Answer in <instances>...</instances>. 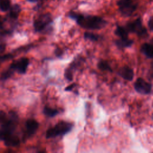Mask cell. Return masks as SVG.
Segmentation results:
<instances>
[{"label":"cell","instance_id":"cell-1","mask_svg":"<svg viewBox=\"0 0 153 153\" xmlns=\"http://www.w3.org/2000/svg\"><path fill=\"white\" fill-rule=\"evenodd\" d=\"M68 16L74 20L80 27L88 30L101 29L105 27L108 23L101 17L78 13L75 11H70Z\"/></svg>","mask_w":153,"mask_h":153},{"label":"cell","instance_id":"cell-2","mask_svg":"<svg viewBox=\"0 0 153 153\" xmlns=\"http://www.w3.org/2000/svg\"><path fill=\"white\" fill-rule=\"evenodd\" d=\"M73 127V124L71 123L61 121L57 123L55 126L49 128L46 132V138L50 139L58 136L65 135L69 132Z\"/></svg>","mask_w":153,"mask_h":153},{"label":"cell","instance_id":"cell-3","mask_svg":"<svg viewBox=\"0 0 153 153\" xmlns=\"http://www.w3.org/2000/svg\"><path fill=\"white\" fill-rule=\"evenodd\" d=\"M117 5L122 16L130 17L137 10L138 2L137 0H118Z\"/></svg>","mask_w":153,"mask_h":153},{"label":"cell","instance_id":"cell-4","mask_svg":"<svg viewBox=\"0 0 153 153\" xmlns=\"http://www.w3.org/2000/svg\"><path fill=\"white\" fill-rule=\"evenodd\" d=\"M125 27L128 32L134 33L140 38H145L148 36L147 30L143 25L140 17L127 23Z\"/></svg>","mask_w":153,"mask_h":153},{"label":"cell","instance_id":"cell-5","mask_svg":"<svg viewBox=\"0 0 153 153\" xmlns=\"http://www.w3.org/2000/svg\"><path fill=\"white\" fill-rule=\"evenodd\" d=\"M53 22L50 14L46 13L39 16L33 22V27L36 31L40 32L45 29Z\"/></svg>","mask_w":153,"mask_h":153},{"label":"cell","instance_id":"cell-6","mask_svg":"<svg viewBox=\"0 0 153 153\" xmlns=\"http://www.w3.org/2000/svg\"><path fill=\"white\" fill-rule=\"evenodd\" d=\"M134 88L137 93L142 94H148L151 91V84L142 78H138L134 84Z\"/></svg>","mask_w":153,"mask_h":153},{"label":"cell","instance_id":"cell-7","mask_svg":"<svg viewBox=\"0 0 153 153\" xmlns=\"http://www.w3.org/2000/svg\"><path fill=\"white\" fill-rule=\"evenodd\" d=\"M29 65V59L26 57H22L13 62L10 67L12 69L16 70L20 74H25Z\"/></svg>","mask_w":153,"mask_h":153},{"label":"cell","instance_id":"cell-8","mask_svg":"<svg viewBox=\"0 0 153 153\" xmlns=\"http://www.w3.org/2000/svg\"><path fill=\"white\" fill-rule=\"evenodd\" d=\"M118 74L121 77L127 81H131L134 78V72L133 69L127 66L121 68L119 69Z\"/></svg>","mask_w":153,"mask_h":153},{"label":"cell","instance_id":"cell-9","mask_svg":"<svg viewBox=\"0 0 153 153\" xmlns=\"http://www.w3.org/2000/svg\"><path fill=\"white\" fill-rule=\"evenodd\" d=\"M39 126L38 123L33 119H29L27 120L26 123V128L27 134L29 136L33 135L37 130Z\"/></svg>","mask_w":153,"mask_h":153},{"label":"cell","instance_id":"cell-10","mask_svg":"<svg viewBox=\"0 0 153 153\" xmlns=\"http://www.w3.org/2000/svg\"><path fill=\"white\" fill-rule=\"evenodd\" d=\"M141 52L148 58L153 59V45L149 43H144L140 47Z\"/></svg>","mask_w":153,"mask_h":153},{"label":"cell","instance_id":"cell-11","mask_svg":"<svg viewBox=\"0 0 153 153\" xmlns=\"http://www.w3.org/2000/svg\"><path fill=\"white\" fill-rule=\"evenodd\" d=\"M4 140L5 145L7 146H16L20 143L19 138L17 136L13 135L12 134L5 137Z\"/></svg>","mask_w":153,"mask_h":153},{"label":"cell","instance_id":"cell-12","mask_svg":"<svg viewBox=\"0 0 153 153\" xmlns=\"http://www.w3.org/2000/svg\"><path fill=\"white\" fill-rule=\"evenodd\" d=\"M115 33L121 39H126L128 38V32L125 27L121 26H117V27L115 30Z\"/></svg>","mask_w":153,"mask_h":153},{"label":"cell","instance_id":"cell-13","mask_svg":"<svg viewBox=\"0 0 153 153\" xmlns=\"http://www.w3.org/2000/svg\"><path fill=\"white\" fill-rule=\"evenodd\" d=\"M116 45L120 48H127L130 47L133 43V40L128 38L126 39H121L120 38L119 39H117L115 42Z\"/></svg>","mask_w":153,"mask_h":153},{"label":"cell","instance_id":"cell-14","mask_svg":"<svg viewBox=\"0 0 153 153\" xmlns=\"http://www.w3.org/2000/svg\"><path fill=\"white\" fill-rule=\"evenodd\" d=\"M20 11H21V8L20 5H19L18 4H14L11 6L9 10V14H8L9 17L14 20L17 19Z\"/></svg>","mask_w":153,"mask_h":153},{"label":"cell","instance_id":"cell-15","mask_svg":"<svg viewBox=\"0 0 153 153\" xmlns=\"http://www.w3.org/2000/svg\"><path fill=\"white\" fill-rule=\"evenodd\" d=\"M98 68L102 71H109L112 72V68L109 63L106 60H100L97 63Z\"/></svg>","mask_w":153,"mask_h":153},{"label":"cell","instance_id":"cell-16","mask_svg":"<svg viewBox=\"0 0 153 153\" xmlns=\"http://www.w3.org/2000/svg\"><path fill=\"white\" fill-rule=\"evenodd\" d=\"M43 112L46 116L49 117H53L56 116L59 113V111L56 109H53L48 106H45L43 109Z\"/></svg>","mask_w":153,"mask_h":153},{"label":"cell","instance_id":"cell-17","mask_svg":"<svg viewBox=\"0 0 153 153\" xmlns=\"http://www.w3.org/2000/svg\"><path fill=\"white\" fill-rule=\"evenodd\" d=\"M11 7L10 0H0V10L5 12L8 11Z\"/></svg>","mask_w":153,"mask_h":153},{"label":"cell","instance_id":"cell-18","mask_svg":"<svg viewBox=\"0 0 153 153\" xmlns=\"http://www.w3.org/2000/svg\"><path fill=\"white\" fill-rule=\"evenodd\" d=\"M84 37L85 39H88L91 41H96L99 39V35L91 32H85L84 34Z\"/></svg>","mask_w":153,"mask_h":153},{"label":"cell","instance_id":"cell-19","mask_svg":"<svg viewBox=\"0 0 153 153\" xmlns=\"http://www.w3.org/2000/svg\"><path fill=\"white\" fill-rule=\"evenodd\" d=\"M10 120L9 117H7V114L3 111H0V124L2 126Z\"/></svg>","mask_w":153,"mask_h":153},{"label":"cell","instance_id":"cell-20","mask_svg":"<svg viewBox=\"0 0 153 153\" xmlns=\"http://www.w3.org/2000/svg\"><path fill=\"white\" fill-rule=\"evenodd\" d=\"M13 69H12L11 68H10L8 70L5 71V72H4L2 75H1V79L2 80H5L7 78H8L9 77L11 76V75H12L13 74Z\"/></svg>","mask_w":153,"mask_h":153},{"label":"cell","instance_id":"cell-21","mask_svg":"<svg viewBox=\"0 0 153 153\" xmlns=\"http://www.w3.org/2000/svg\"><path fill=\"white\" fill-rule=\"evenodd\" d=\"M65 76L68 81H72L73 79V74L71 69L69 68L65 70Z\"/></svg>","mask_w":153,"mask_h":153},{"label":"cell","instance_id":"cell-22","mask_svg":"<svg viewBox=\"0 0 153 153\" xmlns=\"http://www.w3.org/2000/svg\"><path fill=\"white\" fill-rule=\"evenodd\" d=\"M148 26L149 29L153 32V16L150 17L148 22Z\"/></svg>","mask_w":153,"mask_h":153},{"label":"cell","instance_id":"cell-23","mask_svg":"<svg viewBox=\"0 0 153 153\" xmlns=\"http://www.w3.org/2000/svg\"><path fill=\"white\" fill-rule=\"evenodd\" d=\"M12 57V56L10 54H5V55H4L2 56H1L0 57V62H4V60H7L9 59H11Z\"/></svg>","mask_w":153,"mask_h":153},{"label":"cell","instance_id":"cell-24","mask_svg":"<svg viewBox=\"0 0 153 153\" xmlns=\"http://www.w3.org/2000/svg\"><path fill=\"white\" fill-rule=\"evenodd\" d=\"M74 85H75V84H72L69 85H68L67 87L65 88V90L66 91H71L72 90V88L74 87Z\"/></svg>","mask_w":153,"mask_h":153},{"label":"cell","instance_id":"cell-25","mask_svg":"<svg viewBox=\"0 0 153 153\" xmlns=\"http://www.w3.org/2000/svg\"><path fill=\"white\" fill-rule=\"evenodd\" d=\"M5 45L4 44H1L0 45V51L3 52L5 50Z\"/></svg>","mask_w":153,"mask_h":153},{"label":"cell","instance_id":"cell-26","mask_svg":"<svg viewBox=\"0 0 153 153\" xmlns=\"http://www.w3.org/2000/svg\"><path fill=\"white\" fill-rule=\"evenodd\" d=\"M27 1L29 2H37L39 1H41V2L42 1V0H27Z\"/></svg>","mask_w":153,"mask_h":153},{"label":"cell","instance_id":"cell-27","mask_svg":"<svg viewBox=\"0 0 153 153\" xmlns=\"http://www.w3.org/2000/svg\"><path fill=\"white\" fill-rule=\"evenodd\" d=\"M62 53V51H61L60 50H59V49H57V51H56L57 56H60V54H61Z\"/></svg>","mask_w":153,"mask_h":153}]
</instances>
